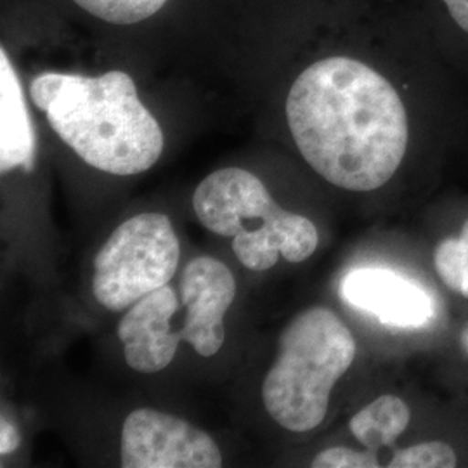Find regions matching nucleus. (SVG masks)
I'll use <instances>...</instances> for the list:
<instances>
[{
	"label": "nucleus",
	"instance_id": "f8f14e48",
	"mask_svg": "<svg viewBox=\"0 0 468 468\" xmlns=\"http://www.w3.org/2000/svg\"><path fill=\"white\" fill-rule=\"evenodd\" d=\"M387 467L452 468L456 467V454L446 442H421L396 452Z\"/></svg>",
	"mask_w": 468,
	"mask_h": 468
},
{
	"label": "nucleus",
	"instance_id": "9b49d317",
	"mask_svg": "<svg viewBox=\"0 0 468 468\" xmlns=\"http://www.w3.org/2000/svg\"><path fill=\"white\" fill-rule=\"evenodd\" d=\"M92 16L113 25H134L156 15L167 0H73Z\"/></svg>",
	"mask_w": 468,
	"mask_h": 468
},
{
	"label": "nucleus",
	"instance_id": "9d476101",
	"mask_svg": "<svg viewBox=\"0 0 468 468\" xmlns=\"http://www.w3.org/2000/svg\"><path fill=\"white\" fill-rule=\"evenodd\" d=\"M434 266L448 288L468 299V218L460 236L446 238L439 243Z\"/></svg>",
	"mask_w": 468,
	"mask_h": 468
},
{
	"label": "nucleus",
	"instance_id": "f03ea898",
	"mask_svg": "<svg viewBox=\"0 0 468 468\" xmlns=\"http://www.w3.org/2000/svg\"><path fill=\"white\" fill-rule=\"evenodd\" d=\"M30 96L54 133L90 167L135 176L162 156V127L125 71L100 77L42 73L35 77Z\"/></svg>",
	"mask_w": 468,
	"mask_h": 468
},
{
	"label": "nucleus",
	"instance_id": "ddd939ff",
	"mask_svg": "<svg viewBox=\"0 0 468 468\" xmlns=\"http://www.w3.org/2000/svg\"><path fill=\"white\" fill-rule=\"evenodd\" d=\"M377 452H354L349 448H330L313 460L314 468H377L380 467Z\"/></svg>",
	"mask_w": 468,
	"mask_h": 468
},
{
	"label": "nucleus",
	"instance_id": "7ed1b4c3",
	"mask_svg": "<svg viewBox=\"0 0 468 468\" xmlns=\"http://www.w3.org/2000/svg\"><path fill=\"white\" fill-rule=\"evenodd\" d=\"M193 210L203 228L233 238L236 259L251 271L274 268L280 257L299 264L318 249L316 226L283 210L266 185L243 168L205 177L193 195Z\"/></svg>",
	"mask_w": 468,
	"mask_h": 468
},
{
	"label": "nucleus",
	"instance_id": "f257e3e1",
	"mask_svg": "<svg viewBox=\"0 0 468 468\" xmlns=\"http://www.w3.org/2000/svg\"><path fill=\"white\" fill-rule=\"evenodd\" d=\"M286 120L303 160L349 191L387 185L408 148V115L398 90L352 58L334 56L303 69L288 92Z\"/></svg>",
	"mask_w": 468,
	"mask_h": 468
},
{
	"label": "nucleus",
	"instance_id": "0eeeda50",
	"mask_svg": "<svg viewBox=\"0 0 468 468\" xmlns=\"http://www.w3.org/2000/svg\"><path fill=\"white\" fill-rule=\"evenodd\" d=\"M340 297L392 328H423L435 314L432 297L392 269H352L342 280Z\"/></svg>",
	"mask_w": 468,
	"mask_h": 468
},
{
	"label": "nucleus",
	"instance_id": "39448f33",
	"mask_svg": "<svg viewBox=\"0 0 468 468\" xmlns=\"http://www.w3.org/2000/svg\"><path fill=\"white\" fill-rule=\"evenodd\" d=\"M179 257L181 245L165 214L144 212L129 218L94 259V297L112 313L129 309L174 278Z\"/></svg>",
	"mask_w": 468,
	"mask_h": 468
},
{
	"label": "nucleus",
	"instance_id": "2eb2a0df",
	"mask_svg": "<svg viewBox=\"0 0 468 468\" xmlns=\"http://www.w3.org/2000/svg\"><path fill=\"white\" fill-rule=\"evenodd\" d=\"M456 25L468 34V0H444Z\"/></svg>",
	"mask_w": 468,
	"mask_h": 468
},
{
	"label": "nucleus",
	"instance_id": "4468645a",
	"mask_svg": "<svg viewBox=\"0 0 468 468\" xmlns=\"http://www.w3.org/2000/svg\"><path fill=\"white\" fill-rule=\"evenodd\" d=\"M19 444H21L19 431L11 421L2 419L0 421V454L5 456V454L16 452Z\"/></svg>",
	"mask_w": 468,
	"mask_h": 468
},
{
	"label": "nucleus",
	"instance_id": "423d86ee",
	"mask_svg": "<svg viewBox=\"0 0 468 468\" xmlns=\"http://www.w3.org/2000/svg\"><path fill=\"white\" fill-rule=\"evenodd\" d=\"M123 468H218L216 441L186 420L150 408L133 411L120 441Z\"/></svg>",
	"mask_w": 468,
	"mask_h": 468
},
{
	"label": "nucleus",
	"instance_id": "20e7f679",
	"mask_svg": "<svg viewBox=\"0 0 468 468\" xmlns=\"http://www.w3.org/2000/svg\"><path fill=\"white\" fill-rule=\"evenodd\" d=\"M354 357L356 340L334 311H303L284 328L278 357L262 385L271 419L290 432L314 431Z\"/></svg>",
	"mask_w": 468,
	"mask_h": 468
},
{
	"label": "nucleus",
	"instance_id": "dca6fc26",
	"mask_svg": "<svg viewBox=\"0 0 468 468\" xmlns=\"http://www.w3.org/2000/svg\"><path fill=\"white\" fill-rule=\"evenodd\" d=\"M462 347H463L465 354H468V326L463 330V334H462Z\"/></svg>",
	"mask_w": 468,
	"mask_h": 468
},
{
	"label": "nucleus",
	"instance_id": "1a4fd4ad",
	"mask_svg": "<svg viewBox=\"0 0 468 468\" xmlns=\"http://www.w3.org/2000/svg\"><path fill=\"white\" fill-rule=\"evenodd\" d=\"M408 404L396 396H380L352 417V435L371 452L392 446L410 425Z\"/></svg>",
	"mask_w": 468,
	"mask_h": 468
},
{
	"label": "nucleus",
	"instance_id": "6e6552de",
	"mask_svg": "<svg viewBox=\"0 0 468 468\" xmlns=\"http://www.w3.org/2000/svg\"><path fill=\"white\" fill-rule=\"evenodd\" d=\"M35 134L23 89L5 49H0V170L34 168Z\"/></svg>",
	"mask_w": 468,
	"mask_h": 468
}]
</instances>
